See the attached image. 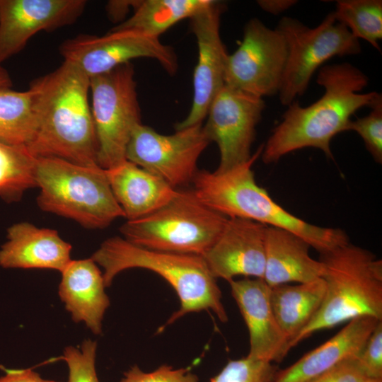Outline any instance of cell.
Masks as SVG:
<instances>
[{"instance_id": "cell-16", "label": "cell", "mask_w": 382, "mask_h": 382, "mask_svg": "<svg viewBox=\"0 0 382 382\" xmlns=\"http://www.w3.org/2000/svg\"><path fill=\"white\" fill-rule=\"evenodd\" d=\"M267 226L247 219L228 218L215 242L202 255L212 274L228 282L236 276L263 279Z\"/></svg>"}, {"instance_id": "cell-39", "label": "cell", "mask_w": 382, "mask_h": 382, "mask_svg": "<svg viewBox=\"0 0 382 382\" xmlns=\"http://www.w3.org/2000/svg\"><path fill=\"white\" fill-rule=\"evenodd\" d=\"M45 382H57V381H52V380H45Z\"/></svg>"}, {"instance_id": "cell-21", "label": "cell", "mask_w": 382, "mask_h": 382, "mask_svg": "<svg viewBox=\"0 0 382 382\" xmlns=\"http://www.w3.org/2000/svg\"><path fill=\"white\" fill-rule=\"evenodd\" d=\"M311 246L291 231L267 226L263 280L270 287L323 277L324 266L309 255Z\"/></svg>"}, {"instance_id": "cell-25", "label": "cell", "mask_w": 382, "mask_h": 382, "mask_svg": "<svg viewBox=\"0 0 382 382\" xmlns=\"http://www.w3.org/2000/svg\"><path fill=\"white\" fill-rule=\"evenodd\" d=\"M33 92L0 88V142L27 146L36 131Z\"/></svg>"}, {"instance_id": "cell-8", "label": "cell", "mask_w": 382, "mask_h": 382, "mask_svg": "<svg viewBox=\"0 0 382 382\" xmlns=\"http://www.w3.org/2000/svg\"><path fill=\"white\" fill-rule=\"evenodd\" d=\"M132 62L90 78L91 109L98 166L108 170L126 161L132 134L141 124V109Z\"/></svg>"}, {"instance_id": "cell-15", "label": "cell", "mask_w": 382, "mask_h": 382, "mask_svg": "<svg viewBox=\"0 0 382 382\" xmlns=\"http://www.w3.org/2000/svg\"><path fill=\"white\" fill-rule=\"evenodd\" d=\"M85 0H0V65L21 52L40 31L74 24Z\"/></svg>"}, {"instance_id": "cell-12", "label": "cell", "mask_w": 382, "mask_h": 382, "mask_svg": "<svg viewBox=\"0 0 382 382\" xmlns=\"http://www.w3.org/2000/svg\"><path fill=\"white\" fill-rule=\"evenodd\" d=\"M287 55L286 40L276 28L250 19L239 47L228 54L225 85L262 98L278 94Z\"/></svg>"}, {"instance_id": "cell-23", "label": "cell", "mask_w": 382, "mask_h": 382, "mask_svg": "<svg viewBox=\"0 0 382 382\" xmlns=\"http://www.w3.org/2000/svg\"><path fill=\"white\" fill-rule=\"evenodd\" d=\"M325 289L323 277L306 283L285 284L271 288L272 308L289 345L318 312Z\"/></svg>"}, {"instance_id": "cell-26", "label": "cell", "mask_w": 382, "mask_h": 382, "mask_svg": "<svg viewBox=\"0 0 382 382\" xmlns=\"http://www.w3.org/2000/svg\"><path fill=\"white\" fill-rule=\"evenodd\" d=\"M36 158L25 146L0 142V198L7 202L19 201L24 192L35 187Z\"/></svg>"}, {"instance_id": "cell-18", "label": "cell", "mask_w": 382, "mask_h": 382, "mask_svg": "<svg viewBox=\"0 0 382 382\" xmlns=\"http://www.w3.org/2000/svg\"><path fill=\"white\" fill-rule=\"evenodd\" d=\"M0 248L4 268L47 269L62 272L71 260V245L54 229L39 228L24 221L7 229Z\"/></svg>"}, {"instance_id": "cell-34", "label": "cell", "mask_w": 382, "mask_h": 382, "mask_svg": "<svg viewBox=\"0 0 382 382\" xmlns=\"http://www.w3.org/2000/svg\"><path fill=\"white\" fill-rule=\"evenodd\" d=\"M45 379L30 369L6 370L0 377V382H45Z\"/></svg>"}, {"instance_id": "cell-10", "label": "cell", "mask_w": 382, "mask_h": 382, "mask_svg": "<svg viewBox=\"0 0 382 382\" xmlns=\"http://www.w3.org/2000/svg\"><path fill=\"white\" fill-rule=\"evenodd\" d=\"M59 50L64 61L77 67L89 79L141 57L158 61L170 75L178 66L171 47L163 44L158 37L133 30H110L103 36L81 34L64 41Z\"/></svg>"}, {"instance_id": "cell-13", "label": "cell", "mask_w": 382, "mask_h": 382, "mask_svg": "<svg viewBox=\"0 0 382 382\" xmlns=\"http://www.w3.org/2000/svg\"><path fill=\"white\" fill-rule=\"evenodd\" d=\"M265 108L262 98L224 85L211 103L203 126L220 154L216 170L224 172L247 162L252 156L255 129Z\"/></svg>"}, {"instance_id": "cell-20", "label": "cell", "mask_w": 382, "mask_h": 382, "mask_svg": "<svg viewBox=\"0 0 382 382\" xmlns=\"http://www.w3.org/2000/svg\"><path fill=\"white\" fill-rule=\"evenodd\" d=\"M379 321L371 317L349 320L330 340L278 371L274 382H313L343 360L357 356Z\"/></svg>"}, {"instance_id": "cell-11", "label": "cell", "mask_w": 382, "mask_h": 382, "mask_svg": "<svg viewBox=\"0 0 382 382\" xmlns=\"http://www.w3.org/2000/svg\"><path fill=\"white\" fill-rule=\"evenodd\" d=\"M202 123L165 135L138 125L126 151V160L158 176L170 187L187 185L198 171L197 161L209 144Z\"/></svg>"}, {"instance_id": "cell-17", "label": "cell", "mask_w": 382, "mask_h": 382, "mask_svg": "<svg viewBox=\"0 0 382 382\" xmlns=\"http://www.w3.org/2000/svg\"><path fill=\"white\" fill-rule=\"evenodd\" d=\"M249 334L248 357L268 362H280L291 349L289 342L274 314L271 288L262 279L245 277L228 282Z\"/></svg>"}, {"instance_id": "cell-36", "label": "cell", "mask_w": 382, "mask_h": 382, "mask_svg": "<svg viewBox=\"0 0 382 382\" xmlns=\"http://www.w3.org/2000/svg\"><path fill=\"white\" fill-rule=\"evenodd\" d=\"M136 1H110L106 10L111 20H120L129 11L130 7H134Z\"/></svg>"}, {"instance_id": "cell-29", "label": "cell", "mask_w": 382, "mask_h": 382, "mask_svg": "<svg viewBox=\"0 0 382 382\" xmlns=\"http://www.w3.org/2000/svg\"><path fill=\"white\" fill-rule=\"evenodd\" d=\"M364 117L351 120L347 131L357 132L367 151L378 163H382V95L371 105Z\"/></svg>"}, {"instance_id": "cell-35", "label": "cell", "mask_w": 382, "mask_h": 382, "mask_svg": "<svg viewBox=\"0 0 382 382\" xmlns=\"http://www.w3.org/2000/svg\"><path fill=\"white\" fill-rule=\"evenodd\" d=\"M259 6L265 11L273 15H278L297 3L294 0H259Z\"/></svg>"}, {"instance_id": "cell-4", "label": "cell", "mask_w": 382, "mask_h": 382, "mask_svg": "<svg viewBox=\"0 0 382 382\" xmlns=\"http://www.w3.org/2000/svg\"><path fill=\"white\" fill-rule=\"evenodd\" d=\"M91 258L103 269L106 287L119 273L131 268L146 269L163 278L175 291L180 305L167 325L202 311H212L222 323L228 320L216 279L202 255L149 250L114 236L103 241Z\"/></svg>"}, {"instance_id": "cell-38", "label": "cell", "mask_w": 382, "mask_h": 382, "mask_svg": "<svg viewBox=\"0 0 382 382\" xmlns=\"http://www.w3.org/2000/svg\"><path fill=\"white\" fill-rule=\"evenodd\" d=\"M361 382H382V378H364Z\"/></svg>"}, {"instance_id": "cell-19", "label": "cell", "mask_w": 382, "mask_h": 382, "mask_svg": "<svg viewBox=\"0 0 382 382\" xmlns=\"http://www.w3.org/2000/svg\"><path fill=\"white\" fill-rule=\"evenodd\" d=\"M59 296L76 323L83 322L96 335L110 306L103 273L91 259L71 260L61 272Z\"/></svg>"}, {"instance_id": "cell-22", "label": "cell", "mask_w": 382, "mask_h": 382, "mask_svg": "<svg viewBox=\"0 0 382 382\" xmlns=\"http://www.w3.org/2000/svg\"><path fill=\"white\" fill-rule=\"evenodd\" d=\"M105 171L115 198L127 220L155 212L177 194L178 190L127 160Z\"/></svg>"}, {"instance_id": "cell-28", "label": "cell", "mask_w": 382, "mask_h": 382, "mask_svg": "<svg viewBox=\"0 0 382 382\" xmlns=\"http://www.w3.org/2000/svg\"><path fill=\"white\" fill-rule=\"evenodd\" d=\"M278 368L249 357L229 360L211 382H274Z\"/></svg>"}, {"instance_id": "cell-31", "label": "cell", "mask_w": 382, "mask_h": 382, "mask_svg": "<svg viewBox=\"0 0 382 382\" xmlns=\"http://www.w3.org/2000/svg\"><path fill=\"white\" fill-rule=\"evenodd\" d=\"M120 382H199V378L187 368L175 369L164 364L153 371L144 372L134 366L124 374Z\"/></svg>"}, {"instance_id": "cell-2", "label": "cell", "mask_w": 382, "mask_h": 382, "mask_svg": "<svg viewBox=\"0 0 382 382\" xmlns=\"http://www.w3.org/2000/svg\"><path fill=\"white\" fill-rule=\"evenodd\" d=\"M35 99L36 131L27 146L35 158L55 157L96 167L98 144L91 104L90 79L64 61L30 83Z\"/></svg>"}, {"instance_id": "cell-5", "label": "cell", "mask_w": 382, "mask_h": 382, "mask_svg": "<svg viewBox=\"0 0 382 382\" xmlns=\"http://www.w3.org/2000/svg\"><path fill=\"white\" fill-rule=\"evenodd\" d=\"M325 292L316 314L290 342L291 349L314 332L360 317L382 320V260L348 243L321 255Z\"/></svg>"}, {"instance_id": "cell-32", "label": "cell", "mask_w": 382, "mask_h": 382, "mask_svg": "<svg viewBox=\"0 0 382 382\" xmlns=\"http://www.w3.org/2000/svg\"><path fill=\"white\" fill-rule=\"evenodd\" d=\"M357 358L366 378H382V320L376 324Z\"/></svg>"}, {"instance_id": "cell-3", "label": "cell", "mask_w": 382, "mask_h": 382, "mask_svg": "<svg viewBox=\"0 0 382 382\" xmlns=\"http://www.w3.org/2000/svg\"><path fill=\"white\" fill-rule=\"evenodd\" d=\"M263 146L247 162L230 170H198L192 182L197 199L228 218L247 219L291 231L321 255L347 244L349 239L343 230L316 226L294 216L257 184L252 166L261 156Z\"/></svg>"}, {"instance_id": "cell-30", "label": "cell", "mask_w": 382, "mask_h": 382, "mask_svg": "<svg viewBox=\"0 0 382 382\" xmlns=\"http://www.w3.org/2000/svg\"><path fill=\"white\" fill-rule=\"evenodd\" d=\"M97 345L90 339L85 340L80 349L66 347L63 357L68 366V382H99L96 371Z\"/></svg>"}, {"instance_id": "cell-14", "label": "cell", "mask_w": 382, "mask_h": 382, "mask_svg": "<svg viewBox=\"0 0 382 382\" xmlns=\"http://www.w3.org/2000/svg\"><path fill=\"white\" fill-rule=\"evenodd\" d=\"M225 4L211 0L191 18L190 27L198 47L193 74V99L187 117L176 123L175 130L202 123L214 97L225 85V66L228 53L220 34L221 16Z\"/></svg>"}, {"instance_id": "cell-1", "label": "cell", "mask_w": 382, "mask_h": 382, "mask_svg": "<svg viewBox=\"0 0 382 382\" xmlns=\"http://www.w3.org/2000/svg\"><path fill=\"white\" fill-rule=\"evenodd\" d=\"M316 82L323 95L306 107L294 101L272 130L261 154L265 163L278 161L298 149L313 147L332 158V139L347 131L358 110L371 105L381 96L376 91L360 93L369 83L368 76L354 65L344 62L320 67Z\"/></svg>"}, {"instance_id": "cell-7", "label": "cell", "mask_w": 382, "mask_h": 382, "mask_svg": "<svg viewBox=\"0 0 382 382\" xmlns=\"http://www.w3.org/2000/svg\"><path fill=\"white\" fill-rule=\"evenodd\" d=\"M227 219L203 204L192 190H178L166 204L145 216L127 220L120 231L125 239L144 248L202 255Z\"/></svg>"}, {"instance_id": "cell-6", "label": "cell", "mask_w": 382, "mask_h": 382, "mask_svg": "<svg viewBox=\"0 0 382 382\" xmlns=\"http://www.w3.org/2000/svg\"><path fill=\"white\" fill-rule=\"evenodd\" d=\"M35 183L38 207L74 220L86 228L108 226L125 217L100 166L88 167L55 157L36 158Z\"/></svg>"}, {"instance_id": "cell-27", "label": "cell", "mask_w": 382, "mask_h": 382, "mask_svg": "<svg viewBox=\"0 0 382 382\" xmlns=\"http://www.w3.org/2000/svg\"><path fill=\"white\" fill-rule=\"evenodd\" d=\"M333 13L336 21L346 26L354 37L363 39L380 50L381 0H340Z\"/></svg>"}, {"instance_id": "cell-33", "label": "cell", "mask_w": 382, "mask_h": 382, "mask_svg": "<svg viewBox=\"0 0 382 382\" xmlns=\"http://www.w3.org/2000/svg\"><path fill=\"white\" fill-rule=\"evenodd\" d=\"M364 378L355 356L340 362L313 382H361Z\"/></svg>"}, {"instance_id": "cell-9", "label": "cell", "mask_w": 382, "mask_h": 382, "mask_svg": "<svg viewBox=\"0 0 382 382\" xmlns=\"http://www.w3.org/2000/svg\"><path fill=\"white\" fill-rule=\"evenodd\" d=\"M275 28L284 36L288 49L278 93L283 105H289L302 96L316 71L330 59L358 54L361 50L359 40L336 21L333 12L313 28L286 16Z\"/></svg>"}, {"instance_id": "cell-24", "label": "cell", "mask_w": 382, "mask_h": 382, "mask_svg": "<svg viewBox=\"0 0 382 382\" xmlns=\"http://www.w3.org/2000/svg\"><path fill=\"white\" fill-rule=\"evenodd\" d=\"M211 0L136 1L133 14L112 30H133L158 37L178 22L191 18Z\"/></svg>"}, {"instance_id": "cell-37", "label": "cell", "mask_w": 382, "mask_h": 382, "mask_svg": "<svg viewBox=\"0 0 382 382\" xmlns=\"http://www.w3.org/2000/svg\"><path fill=\"white\" fill-rule=\"evenodd\" d=\"M13 82L6 69L0 65V88H11Z\"/></svg>"}]
</instances>
